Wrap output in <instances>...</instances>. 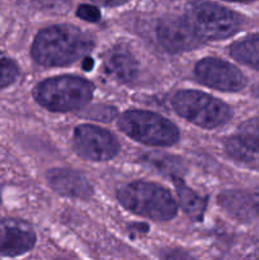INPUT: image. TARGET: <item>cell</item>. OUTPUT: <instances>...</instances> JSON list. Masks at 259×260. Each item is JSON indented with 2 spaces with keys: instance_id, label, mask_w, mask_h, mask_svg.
<instances>
[{
  "instance_id": "1",
  "label": "cell",
  "mask_w": 259,
  "mask_h": 260,
  "mask_svg": "<svg viewBox=\"0 0 259 260\" xmlns=\"http://www.w3.org/2000/svg\"><path fill=\"white\" fill-rule=\"evenodd\" d=\"M90 35L74 25H53L38 32L33 41V60L42 66H66L85 57L93 50Z\"/></svg>"
},
{
  "instance_id": "2",
  "label": "cell",
  "mask_w": 259,
  "mask_h": 260,
  "mask_svg": "<svg viewBox=\"0 0 259 260\" xmlns=\"http://www.w3.org/2000/svg\"><path fill=\"white\" fill-rule=\"evenodd\" d=\"M119 203L126 210L155 221L172 220L177 215V203L161 185L134 182L118 190Z\"/></svg>"
},
{
  "instance_id": "3",
  "label": "cell",
  "mask_w": 259,
  "mask_h": 260,
  "mask_svg": "<svg viewBox=\"0 0 259 260\" xmlns=\"http://www.w3.org/2000/svg\"><path fill=\"white\" fill-rule=\"evenodd\" d=\"M94 93L93 84L76 76H57L43 80L33 90L40 106L48 111L68 112L84 107Z\"/></svg>"
},
{
  "instance_id": "4",
  "label": "cell",
  "mask_w": 259,
  "mask_h": 260,
  "mask_svg": "<svg viewBox=\"0 0 259 260\" xmlns=\"http://www.w3.org/2000/svg\"><path fill=\"white\" fill-rule=\"evenodd\" d=\"M174 111L203 128H216L230 121L233 112L223 102L196 90L178 91L172 99Z\"/></svg>"
},
{
  "instance_id": "5",
  "label": "cell",
  "mask_w": 259,
  "mask_h": 260,
  "mask_svg": "<svg viewBox=\"0 0 259 260\" xmlns=\"http://www.w3.org/2000/svg\"><path fill=\"white\" fill-rule=\"evenodd\" d=\"M118 126L127 136L149 146H170L179 140L177 127L152 112H124L119 117Z\"/></svg>"
},
{
  "instance_id": "6",
  "label": "cell",
  "mask_w": 259,
  "mask_h": 260,
  "mask_svg": "<svg viewBox=\"0 0 259 260\" xmlns=\"http://www.w3.org/2000/svg\"><path fill=\"white\" fill-rule=\"evenodd\" d=\"M185 19L201 38L223 40L240 28L241 20L238 14L226 8L208 2L193 3L188 8Z\"/></svg>"
},
{
  "instance_id": "7",
  "label": "cell",
  "mask_w": 259,
  "mask_h": 260,
  "mask_svg": "<svg viewBox=\"0 0 259 260\" xmlns=\"http://www.w3.org/2000/svg\"><path fill=\"white\" fill-rule=\"evenodd\" d=\"M74 147L81 157L93 161L111 160L118 154L119 144L107 129L81 124L74 131Z\"/></svg>"
},
{
  "instance_id": "8",
  "label": "cell",
  "mask_w": 259,
  "mask_h": 260,
  "mask_svg": "<svg viewBox=\"0 0 259 260\" xmlns=\"http://www.w3.org/2000/svg\"><path fill=\"white\" fill-rule=\"evenodd\" d=\"M195 73L201 83L222 91H239L246 83L240 70L216 57H206L201 60L196 65Z\"/></svg>"
},
{
  "instance_id": "9",
  "label": "cell",
  "mask_w": 259,
  "mask_h": 260,
  "mask_svg": "<svg viewBox=\"0 0 259 260\" xmlns=\"http://www.w3.org/2000/svg\"><path fill=\"white\" fill-rule=\"evenodd\" d=\"M36 244V234L27 222L15 218L0 220V255L18 256Z\"/></svg>"
},
{
  "instance_id": "10",
  "label": "cell",
  "mask_w": 259,
  "mask_h": 260,
  "mask_svg": "<svg viewBox=\"0 0 259 260\" xmlns=\"http://www.w3.org/2000/svg\"><path fill=\"white\" fill-rule=\"evenodd\" d=\"M157 37L163 47L173 53L193 50L202 41L185 18H169L163 20L157 27Z\"/></svg>"
},
{
  "instance_id": "11",
  "label": "cell",
  "mask_w": 259,
  "mask_h": 260,
  "mask_svg": "<svg viewBox=\"0 0 259 260\" xmlns=\"http://www.w3.org/2000/svg\"><path fill=\"white\" fill-rule=\"evenodd\" d=\"M51 187L66 197L88 200L93 194V188L80 173L73 169H53L47 174Z\"/></svg>"
},
{
  "instance_id": "12",
  "label": "cell",
  "mask_w": 259,
  "mask_h": 260,
  "mask_svg": "<svg viewBox=\"0 0 259 260\" xmlns=\"http://www.w3.org/2000/svg\"><path fill=\"white\" fill-rule=\"evenodd\" d=\"M104 66L107 73L121 83H128L137 74L136 58L124 46L111 48L104 58Z\"/></svg>"
},
{
  "instance_id": "13",
  "label": "cell",
  "mask_w": 259,
  "mask_h": 260,
  "mask_svg": "<svg viewBox=\"0 0 259 260\" xmlns=\"http://www.w3.org/2000/svg\"><path fill=\"white\" fill-rule=\"evenodd\" d=\"M172 178L175 188H177V193L179 196V202L183 211L189 217L195 218V220H201L203 216V212H205L206 201L203 198H201L197 193L193 192L190 188H188L184 184V182L180 178H178L177 175H173Z\"/></svg>"
},
{
  "instance_id": "14",
  "label": "cell",
  "mask_w": 259,
  "mask_h": 260,
  "mask_svg": "<svg viewBox=\"0 0 259 260\" xmlns=\"http://www.w3.org/2000/svg\"><path fill=\"white\" fill-rule=\"evenodd\" d=\"M230 53L239 62L259 70V35L249 36L233 43Z\"/></svg>"
},
{
  "instance_id": "15",
  "label": "cell",
  "mask_w": 259,
  "mask_h": 260,
  "mask_svg": "<svg viewBox=\"0 0 259 260\" xmlns=\"http://www.w3.org/2000/svg\"><path fill=\"white\" fill-rule=\"evenodd\" d=\"M236 137L251 155L259 154V118H251L241 123Z\"/></svg>"
},
{
  "instance_id": "16",
  "label": "cell",
  "mask_w": 259,
  "mask_h": 260,
  "mask_svg": "<svg viewBox=\"0 0 259 260\" xmlns=\"http://www.w3.org/2000/svg\"><path fill=\"white\" fill-rule=\"evenodd\" d=\"M19 75V69L15 61L5 53L0 52V89L8 88L15 83Z\"/></svg>"
},
{
  "instance_id": "17",
  "label": "cell",
  "mask_w": 259,
  "mask_h": 260,
  "mask_svg": "<svg viewBox=\"0 0 259 260\" xmlns=\"http://www.w3.org/2000/svg\"><path fill=\"white\" fill-rule=\"evenodd\" d=\"M149 162L159 168L163 172L169 173L170 175H174V172H179L180 169V161L177 159H172V157L167 156V155H150Z\"/></svg>"
},
{
  "instance_id": "18",
  "label": "cell",
  "mask_w": 259,
  "mask_h": 260,
  "mask_svg": "<svg viewBox=\"0 0 259 260\" xmlns=\"http://www.w3.org/2000/svg\"><path fill=\"white\" fill-rule=\"evenodd\" d=\"M76 14H78L83 20H86V22H98L99 18H101V12H99L98 8L86 4L80 5V7L78 8Z\"/></svg>"
},
{
  "instance_id": "19",
  "label": "cell",
  "mask_w": 259,
  "mask_h": 260,
  "mask_svg": "<svg viewBox=\"0 0 259 260\" xmlns=\"http://www.w3.org/2000/svg\"><path fill=\"white\" fill-rule=\"evenodd\" d=\"M96 4L104 5V7H117V5L124 4L128 0H93Z\"/></svg>"
},
{
  "instance_id": "20",
  "label": "cell",
  "mask_w": 259,
  "mask_h": 260,
  "mask_svg": "<svg viewBox=\"0 0 259 260\" xmlns=\"http://www.w3.org/2000/svg\"><path fill=\"white\" fill-rule=\"evenodd\" d=\"M254 205H255L256 210L259 211V194L256 196V197H255V200H254Z\"/></svg>"
},
{
  "instance_id": "21",
  "label": "cell",
  "mask_w": 259,
  "mask_h": 260,
  "mask_svg": "<svg viewBox=\"0 0 259 260\" xmlns=\"http://www.w3.org/2000/svg\"><path fill=\"white\" fill-rule=\"evenodd\" d=\"M228 2H243V3H245V2H251V0H228Z\"/></svg>"
},
{
  "instance_id": "22",
  "label": "cell",
  "mask_w": 259,
  "mask_h": 260,
  "mask_svg": "<svg viewBox=\"0 0 259 260\" xmlns=\"http://www.w3.org/2000/svg\"><path fill=\"white\" fill-rule=\"evenodd\" d=\"M0 200H2V197H0Z\"/></svg>"
}]
</instances>
